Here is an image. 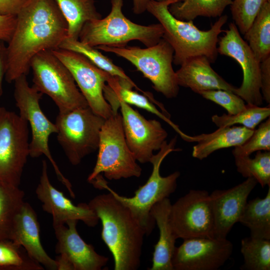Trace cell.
<instances>
[{"label": "cell", "instance_id": "cell-1", "mask_svg": "<svg viewBox=\"0 0 270 270\" xmlns=\"http://www.w3.org/2000/svg\"><path fill=\"white\" fill-rule=\"evenodd\" d=\"M68 32V22L54 0H26L16 15L6 46V82L26 76L32 58L42 51L58 48Z\"/></svg>", "mask_w": 270, "mask_h": 270}, {"label": "cell", "instance_id": "cell-2", "mask_svg": "<svg viewBox=\"0 0 270 270\" xmlns=\"http://www.w3.org/2000/svg\"><path fill=\"white\" fill-rule=\"evenodd\" d=\"M88 204L102 222V238L113 256L114 269L138 270L146 233L130 210L110 192Z\"/></svg>", "mask_w": 270, "mask_h": 270}, {"label": "cell", "instance_id": "cell-3", "mask_svg": "<svg viewBox=\"0 0 270 270\" xmlns=\"http://www.w3.org/2000/svg\"><path fill=\"white\" fill-rule=\"evenodd\" d=\"M176 2L150 0L146 10L163 27L162 38L174 50V64L180 66L188 59L198 56H205L211 63L215 62L218 55V36L224 32L222 28L228 20V16H221L210 30H202L192 20H178L170 13V6Z\"/></svg>", "mask_w": 270, "mask_h": 270}, {"label": "cell", "instance_id": "cell-4", "mask_svg": "<svg viewBox=\"0 0 270 270\" xmlns=\"http://www.w3.org/2000/svg\"><path fill=\"white\" fill-rule=\"evenodd\" d=\"M176 140V136L168 143L166 140L158 152L153 155L150 162L152 165L150 176L146 183L140 186L131 198L120 196L112 190L100 175L90 182L97 188L106 190L128 208L146 236L152 233L156 224L150 213L151 208L156 203L168 198L176 188L177 180L180 176L179 172H174L166 176H162L160 174V167L164 158L171 152L180 150L175 148Z\"/></svg>", "mask_w": 270, "mask_h": 270}, {"label": "cell", "instance_id": "cell-5", "mask_svg": "<svg viewBox=\"0 0 270 270\" xmlns=\"http://www.w3.org/2000/svg\"><path fill=\"white\" fill-rule=\"evenodd\" d=\"M111 10L103 18L87 22L84 25L78 40L91 46H106L124 47L130 41L138 40L146 47L157 44L162 38L164 30L160 24L148 26L136 24L123 14L124 0H110Z\"/></svg>", "mask_w": 270, "mask_h": 270}, {"label": "cell", "instance_id": "cell-6", "mask_svg": "<svg viewBox=\"0 0 270 270\" xmlns=\"http://www.w3.org/2000/svg\"><path fill=\"white\" fill-rule=\"evenodd\" d=\"M95 48L114 54L130 62L151 82L156 92L166 98L178 96L180 86L172 66L174 50L164 38L156 44L143 48L126 46L119 48L100 46Z\"/></svg>", "mask_w": 270, "mask_h": 270}, {"label": "cell", "instance_id": "cell-7", "mask_svg": "<svg viewBox=\"0 0 270 270\" xmlns=\"http://www.w3.org/2000/svg\"><path fill=\"white\" fill-rule=\"evenodd\" d=\"M32 86L54 102L59 112L88 106L68 69L52 52L44 50L32 60Z\"/></svg>", "mask_w": 270, "mask_h": 270}, {"label": "cell", "instance_id": "cell-8", "mask_svg": "<svg viewBox=\"0 0 270 270\" xmlns=\"http://www.w3.org/2000/svg\"><path fill=\"white\" fill-rule=\"evenodd\" d=\"M98 150L96 162L88 176V182L101 173L108 180L140 176L142 168L127 144L122 115L118 112L105 120Z\"/></svg>", "mask_w": 270, "mask_h": 270}, {"label": "cell", "instance_id": "cell-9", "mask_svg": "<svg viewBox=\"0 0 270 270\" xmlns=\"http://www.w3.org/2000/svg\"><path fill=\"white\" fill-rule=\"evenodd\" d=\"M26 76L22 75L14 82V98L19 115L30 124L32 140L30 142V156L38 158L44 155L52 164L58 180L66 187L70 196L74 198L71 183L60 172L49 148V138L52 134L57 132L56 126L41 110L40 101L43 94L33 86H29Z\"/></svg>", "mask_w": 270, "mask_h": 270}, {"label": "cell", "instance_id": "cell-10", "mask_svg": "<svg viewBox=\"0 0 270 270\" xmlns=\"http://www.w3.org/2000/svg\"><path fill=\"white\" fill-rule=\"evenodd\" d=\"M89 106L58 112L55 124L57 140L74 166L98 149L100 132L105 121Z\"/></svg>", "mask_w": 270, "mask_h": 270}, {"label": "cell", "instance_id": "cell-11", "mask_svg": "<svg viewBox=\"0 0 270 270\" xmlns=\"http://www.w3.org/2000/svg\"><path fill=\"white\" fill-rule=\"evenodd\" d=\"M29 146L28 122L0 106V182L19 186Z\"/></svg>", "mask_w": 270, "mask_h": 270}, {"label": "cell", "instance_id": "cell-12", "mask_svg": "<svg viewBox=\"0 0 270 270\" xmlns=\"http://www.w3.org/2000/svg\"><path fill=\"white\" fill-rule=\"evenodd\" d=\"M170 222L177 238L214 237L208 192L192 190L180 198L171 205Z\"/></svg>", "mask_w": 270, "mask_h": 270}, {"label": "cell", "instance_id": "cell-13", "mask_svg": "<svg viewBox=\"0 0 270 270\" xmlns=\"http://www.w3.org/2000/svg\"><path fill=\"white\" fill-rule=\"evenodd\" d=\"M52 51L70 71L90 108L104 119L112 116L114 114L103 90L112 76L79 53L60 48Z\"/></svg>", "mask_w": 270, "mask_h": 270}, {"label": "cell", "instance_id": "cell-14", "mask_svg": "<svg viewBox=\"0 0 270 270\" xmlns=\"http://www.w3.org/2000/svg\"><path fill=\"white\" fill-rule=\"evenodd\" d=\"M220 38L217 46L218 54L230 56L240 66L243 74L241 86L234 94L247 104L260 106L263 98L260 91V62L256 58L247 42L240 35L234 22L228 25Z\"/></svg>", "mask_w": 270, "mask_h": 270}, {"label": "cell", "instance_id": "cell-15", "mask_svg": "<svg viewBox=\"0 0 270 270\" xmlns=\"http://www.w3.org/2000/svg\"><path fill=\"white\" fill-rule=\"evenodd\" d=\"M233 244L226 238H192L176 247L172 259L175 270H216L232 253Z\"/></svg>", "mask_w": 270, "mask_h": 270}, {"label": "cell", "instance_id": "cell-16", "mask_svg": "<svg viewBox=\"0 0 270 270\" xmlns=\"http://www.w3.org/2000/svg\"><path fill=\"white\" fill-rule=\"evenodd\" d=\"M127 144L136 161L150 162L154 152L166 140L168 132L156 120H147L130 105L119 102Z\"/></svg>", "mask_w": 270, "mask_h": 270}, {"label": "cell", "instance_id": "cell-17", "mask_svg": "<svg viewBox=\"0 0 270 270\" xmlns=\"http://www.w3.org/2000/svg\"><path fill=\"white\" fill-rule=\"evenodd\" d=\"M43 210L52 216L53 224H65L69 220H81L90 227L95 226L99 219L88 204H74L62 192L51 184L48 173V164L42 162L40 182L36 190Z\"/></svg>", "mask_w": 270, "mask_h": 270}, {"label": "cell", "instance_id": "cell-18", "mask_svg": "<svg viewBox=\"0 0 270 270\" xmlns=\"http://www.w3.org/2000/svg\"><path fill=\"white\" fill-rule=\"evenodd\" d=\"M258 184L253 178L228 190H216L210 194L214 220V236L226 238L238 222L248 198Z\"/></svg>", "mask_w": 270, "mask_h": 270}, {"label": "cell", "instance_id": "cell-19", "mask_svg": "<svg viewBox=\"0 0 270 270\" xmlns=\"http://www.w3.org/2000/svg\"><path fill=\"white\" fill-rule=\"evenodd\" d=\"M76 220L66 224H53L57 239L56 252L64 255L72 264L74 270H100L108 258L98 254L92 245L86 244L76 230Z\"/></svg>", "mask_w": 270, "mask_h": 270}, {"label": "cell", "instance_id": "cell-20", "mask_svg": "<svg viewBox=\"0 0 270 270\" xmlns=\"http://www.w3.org/2000/svg\"><path fill=\"white\" fill-rule=\"evenodd\" d=\"M40 233L36 212L30 204L24 202L16 218L10 240L22 247L31 258L45 268L56 270V261L44 250Z\"/></svg>", "mask_w": 270, "mask_h": 270}, {"label": "cell", "instance_id": "cell-21", "mask_svg": "<svg viewBox=\"0 0 270 270\" xmlns=\"http://www.w3.org/2000/svg\"><path fill=\"white\" fill-rule=\"evenodd\" d=\"M203 56L192 57L176 72L179 86L190 88L196 93L212 90H224L234 93L236 87L226 82L210 66Z\"/></svg>", "mask_w": 270, "mask_h": 270}, {"label": "cell", "instance_id": "cell-22", "mask_svg": "<svg viewBox=\"0 0 270 270\" xmlns=\"http://www.w3.org/2000/svg\"><path fill=\"white\" fill-rule=\"evenodd\" d=\"M133 88L144 92L132 80H127L117 76H112L105 84L103 90L104 96L110 106L114 114L118 112L120 108L119 102L122 101L129 105L136 106L156 114L169 124L182 138L184 136L185 134L170 120V116L161 112L150 101L149 98L133 90Z\"/></svg>", "mask_w": 270, "mask_h": 270}, {"label": "cell", "instance_id": "cell-23", "mask_svg": "<svg viewBox=\"0 0 270 270\" xmlns=\"http://www.w3.org/2000/svg\"><path fill=\"white\" fill-rule=\"evenodd\" d=\"M171 205L168 198L156 203L150 210V214L159 230V238L154 246L150 270H174L172 259L178 238L170 222Z\"/></svg>", "mask_w": 270, "mask_h": 270}, {"label": "cell", "instance_id": "cell-24", "mask_svg": "<svg viewBox=\"0 0 270 270\" xmlns=\"http://www.w3.org/2000/svg\"><path fill=\"white\" fill-rule=\"evenodd\" d=\"M254 130L243 126L218 128L210 134L190 136L186 134L182 138L188 142H196L192 148V157L202 160L220 149L240 146L252 134Z\"/></svg>", "mask_w": 270, "mask_h": 270}, {"label": "cell", "instance_id": "cell-25", "mask_svg": "<svg viewBox=\"0 0 270 270\" xmlns=\"http://www.w3.org/2000/svg\"><path fill=\"white\" fill-rule=\"evenodd\" d=\"M238 222L249 228L250 237L270 240V186L265 198L247 202Z\"/></svg>", "mask_w": 270, "mask_h": 270}, {"label": "cell", "instance_id": "cell-26", "mask_svg": "<svg viewBox=\"0 0 270 270\" xmlns=\"http://www.w3.org/2000/svg\"><path fill=\"white\" fill-rule=\"evenodd\" d=\"M68 24V36L78 39L87 22L100 18L94 0H54Z\"/></svg>", "mask_w": 270, "mask_h": 270}, {"label": "cell", "instance_id": "cell-27", "mask_svg": "<svg viewBox=\"0 0 270 270\" xmlns=\"http://www.w3.org/2000/svg\"><path fill=\"white\" fill-rule=\"evenodd\" d=\"M24 192L0 182V241L10 240L16 216L24 203Z\"/></svg>", "mask_w": 270, "mask_h": 270}, {"label": "cell", "instance_id": "cell-28", "mask_svg": "<svg viewBox=\"0 0 270 270\" xmlns=\"http://www.w3.org/2000/svg\"><path fill=\"white\" fill-rule=\"evenodd\" d=\"M244 35L260 62L270 56V0L263 4Z\"/></svg>", "mask_w": 270, "mask_h": 270}, {"label": "cell", "instance_id": "cell-29", "mask_svg": "<svg viewBox=\"0 0 270 270\" xmlns=\"http://www.w3.org/2000/svg\"><path fill=\"white\" fill-rule=\"evenodd\" d=\"M232 0H183L169 6L170 13L176 18L192 20L198 16H220Z\"/></svg>", "mask_w": 270, "mask_h": 270}, {"label": "cell", "instance_id": "cell-30", "mask_svg": "<svg viewBox=\"0 0 270 270\" xmlns=\"http://www.w3.org/2000/svg\"><path fill=\"white\" fill-rule=\"evenodd\" d=\"M241 252L246 270H270V240L246 238L241 240Z\"/></svg>", "mask_w": 270, "mask_h": 270}, {"label": "cell", "instance_id": "cell-31", "mask_svg": "<svg viewBox=\"0 0 270 270\" xmlns=\"http://www.w3.org/2000/svg\"><path fill=\"white\" fill-rule=\"evenodd\" d=\"M58 48L79 53L88 59L96 66L110 75L127 80H132L120 67L104 55L98 50L82 42L78 39L66 37Z\"/></svg>", "mask_w": 270, "mask_h": 270}, {"label": "cell", "instance_id": "cell-32", "mask_svg": "<svg viewBox=\"0 0 270 270\" xmlns=\"http://www.w3.org/2000/svg\"><path fill=\"white\" fill-rule=\"evenodd\" d=\"M238 172L243 177L253 178L262 188L270 186V151H257L254 158L234 156Z\"/></svg>", "mask_w": 270, "mask_h": 270}, {"label": "cell", "instance_id": "cell-33", "mask_svg": "<svg viewBox=\"0 0 270 270\" xmlns=\"http://www.w3.org/2000/svg\"><path fill=\"white\" fill-rule=\"evenodd\" d=\"M270 116V106L260 107L247 104L242 110L235 114H214L212 116V120L218 128L240 124L247 128L254 130L260 124L269 118Z\"/></svg>", "mask_w": 270, "mask_h": 270}, {"label": "cell", "instance_id": "cell-34", "mask_svg": "<svg viewBox=\"0 0 270 270\" xmlns=\"http://www.w3.org/2000/svg\"><path fill=\"white\" fill-rule=\"evenodd\" d=\"M22 247L12 240L0 241V267H9L18 270H42L41 264L21 251Z\"/></svg>", "mask_w": 270, "mask_h": 270}, {"label": "cell", "instance_id": "cell-35", "mask_svg": "<svg viewBox=\"0 0 270 270\" xmlns=\"http://www.w3.org/2000/svg\"><path fill=\"white\" fill-rule=\"evenodd\" d=\"M268 0H232L230 5L231 14L240 32L245 34L263 4Z\"/></svg>", "mask_w": 270, "mask_h": 270}, {"label": "cell", "instance_id": "cell-36", "mask_svg": "<svg viewBox=\"0 0 270 270\" xmlns=\"http://www.w3.org/2000/svg\"><path fill=\"white\" fill-rule=\"evenodd\" d=\"M270 151V118L262 122L250 136L242 144L235 146L232 153L234 156H250L254 152Z\"/></svg>", "mask_w": 270, "mask_h": 270}, {"label": "cell", "instance_id": "cell-37", "mask_svg": "<svg viewBox=\"0 0 270 270\" xmlns=\"http://www.w3.org/2000/svg\"><path fill=\"white\" fill-rule=\"evenodd\" d=\"M199 94L204 98L220 106L228 112L234 115L246 106L244 101L234 93L224 90H212L201 92Z\"/></svg>", "mask_w": 270, "mask_h": 270}, {"label": "cell", "instance_id": "cell-38", "mask_svg": "<svg viewBox=\"0 0 270 270\" xmlns=\"http://www.w3.org/2000/svg\"><path fill=\"white\" fill-rule=\"evenodd\" d=\"M260 91L263 98L270 103V56L260 62Z\"/></svg>", "mask_w": 270, "mask_h": 270}, {"label": "cell", "instance_id": "cell-39", "mask_svg": "<svg viewBox=\"0 0 270 270\" xmlns=\"http://www.w3.org/2000/svg\"><path fill=\"white\" fill-rule=\"evenodd\" d=\"M16 16H0V40L8 42L14 31Z\"/></svg>", "mask_w": 270, "mask_h": 270}, {"label": "cell", "instance_id": "cell-40", "mask_svg": "<svg viewBox=\"0 0 270 270\" xmlns=\"http://www.w3.org/2000/svg\"><path fill=\"white\" fill-rule=\"evenodd\" d=\"M26 0H0V16H16Z\"/></svg>", "mask_w": 270, "mask_h": 270}, {"label": "cell", "instance_id": "cell-41", "mask_svg": "<svg viewBox=\"0 0 270 270\" xmlns=\"http://www.w3.org/2000/svg\"><path fill=\"white\" fill-rule=\"evenodd\" d=\"M6 66V51L4 42L0 40V98L2 94V80L4 77Z\"/></svg>", "mask_w": 270, "mask_h": 270}, {"label": "cell", "instance_id": "cell-42", "mask_svg": "<svg viewBox=\"0 0 270 270\" xmlns=\"http://www.w3.org/2000/svg\"><path fill=\"white\" fill-rule=\"evenodd\" d=\"M59 255L55 260L58 270H74V268L70 260L63 254Z\"/></svg>", "mask_w": 270, "mask_h": 270}, {"label": "cell", "instance_id": "cell-43", "mask_svg": "<svg viewBox=\"0 0 270 270\" xmlns=\"http://www.w3.org/2000/svg\"><path fill=\"white\" fill-rule=\"evenodd\" d=\"M150 0H132L133 2V11L135 14H140L144 12L146 10Z\"/></svg>", "mask_w": 270, "mask_h": 270}, {"label": "cell", "instance_id": "cell-44", "mask_svg": "<svg viewBox=\"0 0 270 270\" xmlns=\"http://www.w3.org/2000/svg\"><path fill=\"white\" fill-rule=\"evenodd\" d=\"M157 2H165V1H168V0H176L178 2L182 1L183 0H154Z\"/></svg>", "mask_w": 270, "mask_h": 270}]
</instances>
